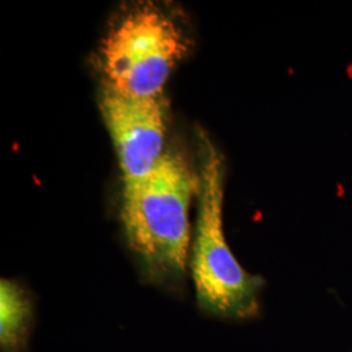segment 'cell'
Instances as JSON below:
<instances>
[{
  "label": "cell",
  "instance_id": "obj_1",
  "mask_svg": "<svg viewBox=\"0 0 352 352\" xmlns=\"http://www.w3.org/2000/svg\"><path fill=\"white\" fill-rule=\"evenodd\" d=\"M200 192L182 153L166 151L151 174L123 184L120 221L126 245L151 283L182 287L190 252L189 205Z\"/></svg>",
  "mask_w": 352,
  "mask_h": 352
},
{
  "label": "cell",
  "instance_id": "obj_2",
  "mask_svg": "<svg viewBox=\"0 0 352 352\" xmlns=\"http://www.w3.org/2000/svg\"><path fill=\"white\" fill-rule=\"evenodd\" d=\"M200 206L189 252L197 307L209 317L248 322L261 315L264 280L248 273L230 250L223 230L226 164L213 141L199 132Z\"/></svg>",
  "mask_w": 352,
  "mask_h": 352
},
{
  "label": "cell",
  "instance_id": "obj_3",
  "mask_svg": "<svg viewBox=\"0 0 352 352\" xmlns=\"http://www.w3.org/2000/svg\"><path fill=\"white\" fill-rule=\"evenodd\" d=\"M187 50V38L171 14L153 4L133 7L102 41L103 85L135 97L162 96Z\"/></svg>",
  "mask_w": 352,
  "mask_h": 352
},
{
  "label": "cell",
  "instance_id": "obj_4",
  "mask_svg": "<svg viewBox=\"0 0 352 352\" xmlns=\"http://www.w3.org/2000/svg\"><path fill=\"white\" fill-rule=\"evenodd\" d=\"M102 118L113 140L123 184L151 174L164 153L167 103L158 97H135L103 85Z\"/></svg>",
  "mask_w": 352,
  "mask_h": 352
},
{
  "label": "cell",
  "instance_id": "obj_5",
  "mask_svg": "<svg viewBox=\"0 0 352 352\" xmlns=\"http://www.w3.org/2000/svg\"><path fill=\"white\" fill-rule=\"evenodd\" d=\"M34 325V308L28 292L19 283H0V350L26 352Z\"/></svg>",
  "mask_w": 352,
  "mask_h": 352
}]
</instances>
